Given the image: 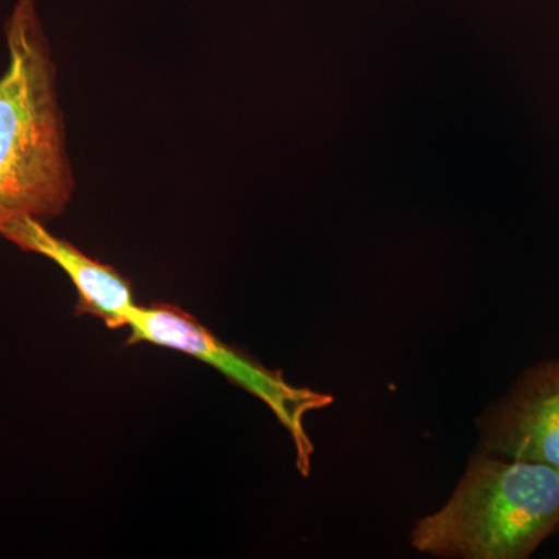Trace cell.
I'll list each match as a JSON object with an SVG mask.
<instances>
[{
    "label": "cell",
    "mask_w": 559,
    "mask_h": 559,
    "mask_svg": "<svg viewBox=\"0 0 559 559\" xmlns=\"http://www.w3.org/2000/svg\"><path fill=\"white\" fill-rule=\"evenodd\" d=\"M0 76V234L22 219L58 218L75 193L58 94L57 62L35 0L5 22Z\"/></svg>",
    "instance_id": "obj_1"
},
{
    "label": "cell",
    "mask_w": 559,
    "mask_h": 559,
    "mask_svg": "<svg viewBox=\"0 0 559 559\" xmlns=\"http://www.w3.org/2000/svg\"><path fill=\"white\" fill-rule=\"evenodd\" d=\"M559 528V469L480 454L412 546L440 558L525 559Z\"/></svg>",
    "instance_id": "obj_2"
},
{
    "label": "cell",
    "mask_w": 559,
    "mask_h": 559,
    "mask_svg": "<svg viewBox=\"0 0 559 559\" xmlns=\"http://www.w3.org/2000/svg\"><path fill=\"white\" fill-rule=\"evenodd\" d=\"M128 329V345H157L200 359L263 401L294 441L297 469L304 476L310 474L314 448L305 430V417L330 406L333 403L330 395L289 384L282 371L266 369L259 360L221 341L204 323L175 304L138 305L131 312Z\"/></svg>",
    "instance_id": "obj_3"
},
{
    "label": "cell",
    "mask_w": 559,
    "mask_h": 559,
    "mask_svg": "<svg viewBox=\"0 0 559 559\" xmlns=\"http://www.w3.org/2000/svg\"><path fill=\"white\" fill-rule=\"evenodd\" d=\"M481 452L559 469V359L522 374L481 417Z\"/></svg>",
    "instance_id": "obj_4"
},
{
    "label": "cell",
    "mask_w": 559,
    "mask_h": 559,
    "mask_svg": "<svg viewBox=\"0 0 559 559\" xmlns=\"http://www.w3.org/2000/svg\"><path fill=\"white\" fill-rule=\"evenodd\" d=\"M0 235L24 252L53 261L68 275L79 296L76 316L102 320L109 330L128 329L138 301L130 280L116 267L91 259L72 242L51 234L38 219H22Z\"/></svg>",
    "instance_id": "obj_5"
}]
</instances>
